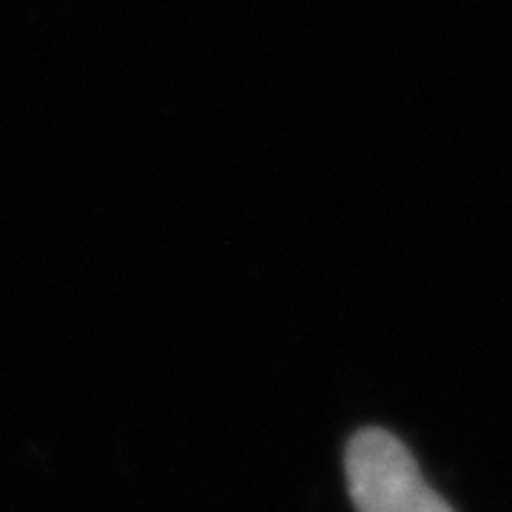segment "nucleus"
Instances as JSON below:
<instances>
[{
  "label": "nucleus",
  "mask_w": 512,
  "mask_h": 512,
  "mask_svg": "<svg viewBox=\"0 0 512 512\" xmlns=\"http://www.w3.org/2000/svg\"><path fill=\"white\" fill-rule=\"evenodd\" d=\"M345 473L356 512H456L421 476L413 453L382 427L350 439Z\"/></svg>",
  "instance_id": "1"
}]
</instances>
